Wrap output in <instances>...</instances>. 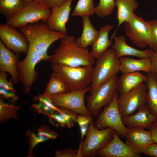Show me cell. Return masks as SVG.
Instances as JSON below:
<instances>
[{"label":"cell","instance_id":"cell-1","mask_svg":"<svg viewBox=\"0 0 157 157\" xmlns=\"http://www.w3.org/2000/svg\"><path fill=\"white\" fill-rule=\"evenodd\" d=\"M51 65L62 64L72 67L92 66L95 63L87 48L76 42L73 36L67 35L61 39L60 45L51 56Z\"/></svg>","mask_w":157,"mask_h":157},{"label":"cell","instance_id":"cell-2","mask_svg":"<svg viewBox=\"0 0 157 157\" xmlns=\"http://www.w3.org/2000/svg\"><path fill=\"white\" fill-rule=\"evenodd\" d=\"M19 28L27 38L29 48L40 52L49 60L51 56L47 54L49 47L56 41L67 35L51 30L46 23L42 22L28 24Z\"/></svg>","mask_w":157,"mask_h":157},{"label":"cell","instance_id":"cell-3","mask_svg":"<svg viewBox=\"0 0 157 157\" xmlns=\"http://www.w3.org/2000/svg\"><path fill=\"white\" fill-rule=\"evenodd\" d=\"M97 59L90 86V94L100 85L117 75L119 71V59L113 49H108Z\"/></svg>","mask_w":157,"mask_h":157},{"label":"cell","instance_id":"cell-4","mask_svg":"<svg viewBox=\"0 0 157 157\" xmlns=\"http://www.w3.org/2000/svg\"><path fill=\"white\" fill-rule=\"evenodd\" d=\"M51 65L53 72L65 82L69 91L84 90L90 85L93 69L92 66L72 67L62 64Z\"/></svg>","mask_w":157,"mask_h":157},{"label":"cell","instance_id":"cell-5","mask_svg":"<svg viewBox=\"0 0 157 157\" xmlns=\"http://www.w3.org/2000/svg\"><path fill=\"white\" fill-rule=\"evenodd\" d=\"M116 131L108 127L99 130L94 126V119L89 125L85 138L80 143L79 157H94L97 152L107 146L112 141Z\"/></svg>","mask_w":157,"mask_h":157},{"label":"cell","instance_id":"cell-6","mask_svg":"<svg viewBox=\"0 0 157 157\" xmlns=\"http://www.w3.org/2000/svg\"><path fill=\"white\" fill-rule=\"evenodd\" d=\"M52 13L51 8L42 1L34 0L26 4L6 24L15 28L41 22L46 23Z\"/></svg>","mask_w":157,"mask_h":157},{"label":"cell","instance_id":"cell-7","mask_svg":"<svg viewBox=\"0 0 157 157\" xmlns=\"http://www.w3.org/2000/svg\"><path fill=\"white\" fill-rule=\"evenodd\" d=\"M118 78L116 75L99 86L86 96V106L93 117L98 115L103 108L109 105L118 90Z\"/></svg>","mask_w":157,"mask_h":157},{"label":"cell","instance_id":"cell-8","mask_svg":"<svg viewBox=\"0 0 157 157\" xmlns=\"http://www.w3.org/2000/svg\"><path fill=\"white\" fill-rule=\"evenodd\" d=\"M118 96L117 92L110 104L105 107L98 115L94 126L95 128L99 130L111 127L116 131L119 136L126 138L127 128L122 121L118 107Z\"/></svg>","mask_w":157,"mask_h":157},{"label":"cell","instance_id":"cell-9","mask_svg":"<svg viewBox=\"0 0 157 157\" xmlns=\"http://www.w3.org/2000/svg\"><path fill=\"white\" fill-rule=\"evenodd\" d=\"M90 89L89 86L84 90H74L48 97L58 107L67 109L76 114L92 116L84 102L85 95Z\"/></svg>","mask_w":157,"mask_h":157},{"label":"cell","instance_id":"cell-10","mask_svg":"<svg viewBox=\"0 0 157 157\" xmlns=\"http://www.w3.org/2000/svg\"><path fill=\"white\" fill-rule=\"evenodd\" d=\"M147 86L142 83L129 92L118 95V103L122 118L133 114L146 104Z\"/></svg>","mask_w":157,"mask_h":157},{"label":"cell","instance_id":"cell-11","mask_svg":"<svg viewBox=\"0 0 157 157\" xmlns=\"http://www.w3.org/2000/svg\"><path fill=\"white\" fill-rule=\"evenodd\" d=\"M124 24L125 35L136 46L142 48L148 45L150 35L149 21L134 13Z\"/></svg>","mask_w":157,"mask_h":157},{"label":"cell","instance_id":"cell-12","mask_svg":"<svg viewBox=\"0 0 157 157\" xmlns=\"http://www.w3.org/2000/svg\"><path fill=\"white\" fill-rule=\"evenodd\" d=\"M6 23L0 24V41L8 49L15 53L27 54L29 44L20 31Z\"/></svg>","mask_w":157,"mask_h":157},{"label":"cell","instance_id":"cell-13","mask_svg":"<svg viewBox=\"0 0 157 157\" xmlns=\"http://www.w3.org/2000/svg\"><path fill=\"white\" fill-rule=\"evenodd\" d=\"M141 127L127 128L126 143L136 152L143 153L154 143L150 131Z\"/></svg>","mask_w":157,"mask_h":157},{"label":"cell","instance_id":"cell-14","mask_svg":"<svg viewBox=\"0 0 157 157\" xmlns=\"http://www.w3.org/2000/svg\"><path fill=\"white\" fill-rule=\"evenodd\" d=\"M116 131L110 142L105 147L98 151L96 156L99 157H140L136 152L120 138Z\"/></svg>","mask_w":157,"mask_h":157},{"label":"cell","instance_id":"cell-15","mask_svg":"<svg viewBox=\"0 0 157 157\" xmlns=\"http://www.w3.org/2000/svg\"><path fill=\"white\" fill-rule=\"evenodd\" d=\"M73 0H66L60 6L51 8L52 13L46 22L51 30L67 34L66 24L69 19Z\"/></svg>","mask_w":157,"mask_h":157},{"label":"cell","instance_id":"cell-16","mask_svg":"<svg viewBox=\"0 0 157 157\" xmlns=\"http://www.w3.org/2000/svg\"><path fill=\"white\" fill-rule=\"evenodd\" d=\"M27 55L22 60H18L16 66L19 73L23 76L32 78L38 75L35 70L36 65L39 61L44 60L49 62L48 59L40 52L35 50L28 49Z\"/></svg>","mask_w":157,"mask_h":157},{"label":"cell","instance_id":"cell-17","mask_svg":"<svg viewBox=\"0 0 157 157\" xmlns=\"http://www.w3.org/2000/svg\"><path fill=\"white\" fill-rule=\"evenodd\" d=\"M19 57V53L14 54L0 41V71L8 73L15 84L19 82L16 67Z\"/></svg>","mask_w":157,"mask_h":157},{"label":"cell","instance_id":"cell-18","mask_svg":"<svg viewBox=\"0 0 157 157\" xmlns=\"http://www.w3.org/2000/svg\"><path fill=\"white\" fill-rule=\"evenodd\" d=\"M157 119L146 104L138 109L136 113L122 118L123 123L127 128L141 127L148 130L151 124Z\"/></svg>","mask_w":157,"mask_h":157},{"label":"cell","instance_id":"cell-19","mask_svg":"<svg viewBox=\"0 0 157 157\" xmlns=\"http://www.w3.org/2000/svg\"><path fill=\"white\" fill-rule=\"evenodd\" d=\"M114 44L112 48L114 49L118 58L125 56H133L138 58H149L154 52L151 49H147L144 51L139 50L127 44L124 36L114 35Z\"/></svg>","mask_w":157,"mask_h":157},{"label":"cell","instance_id":"cell-20","mask_svg":"<svg viewBox=\"0 0 157 157\" xmlns=\"http://www.w3.org/2000/svg\"><path fill=\"white\" fill-rule=\"evenodd\" d=\"M119 59V71L122 74L142 71L147 73L151 71V64L149 58H142L138 59L122 57Z\"/></svg>","mask_w":157,"mask_h":157},{"label":"cell","instance_id":"cell-21","mask_svg":"<svg viewBox=\"0 0 157 157\" xmlns=\"http://www.w3.org/2000/svg\"><path fill=\"white\" fill-rule=\"evenodd\" d=\"M113 28V25L108 24L101 27L98 31L96 39L91 45L92 50L90 53L94 59H97L113 45L111 39L109 40L108 36L109 31Z\"/></svg>","mask_w":157,"mask_h":157},{"label":"cell","instance_id":"cell-22","mask_svg":"<svg viewBox=\"0 0 157 157\" xmlns=\"http://www.w3.org/2000/svg\"><path fill=\"white\" fill-rule=\"evenodd\" d=\"M147 79V75L140 72L122 74L118 79V90L120 94L125 93Z\"/></svg>","mask_w":157,"mask_h":157},{"label":"cell","instance_id":"cell-23","mask_svg":"<svg viewBox=\"0 0 157 157\" xmlns=\"http://www.w3.org/2000/svg\"><path fill=\"white\" fill-rule=\"evenodd\" d=\"M117 8V18L118 24L116 31L120 26L132 17L139 6L136 0H115ZM112 36L115 35V32Z\"/></svg>","mask_w":157,"mask_h":157},{"label":"cell","instance_id":"cell-24","mask_svg":"<svg viewBox=\"0 0 157 157\" xmlns=\"http://www.w3.org/2000/svg\"><path fill=\"white\" fill-rule=\"evenodd\" d=\"M147 79L145 82L147 86L146 102L151 113L157 118V76L156 74L147 72Z\"/></svg>","mask_w":157,"mask_h":157},{"label":"cell","instance_id":"cell-25","mask_svg":"<svg viewBox=\"0 0 157 157\" xmlns=\"http://www.w3.org/2000/svg\"><path fill=\"white\" fill-rule=\"evenodd\" d=\"M60 110L55 112L49 117V121L53 126L70 128L77 122L76 114L71 111L62 108Z\"/></svg>","mask_w":157,"mask_h":157},{"label":"cell","instance_id":"cell-26","mask_svg":"<svg viewBox=\"0 0 157 157\" xmlns=\"http://www.w3.org/2000/svg\"><path fill=\"white\" fill-rule=\"evenodd\" d=\"M89 16L82 17L83 31L80 38L75 39L77 44L82 47L86 48L91 45L96 39L98 31L93 27L89 19Z\"/></svg>","mask_w":157,"mask_h":157},{"label":"cell","instance_id":"cell-27","mask_svg":"<svg viewBox=\"0 0 157 157\" xmlns=\"http://www.w3.org/2000/svg\"><path fill=\"white\" fill-rule=\"evenodd\" d=\"M69 92L65 82L57 74L53 72L43 95L49 97L65 94Z\"/></svg>","mask_w":157,"mask_h":157},{"label":"cell","instance_id":"cell-28","mask_svg":"<svg viewBox=\"0 0 157 157\" xmlns=\"http://www.w3.org/2000/svg\"><path fill=\"white\" fill-rule=\"evenodd\" d=\"M22 0H0V10L7 20L15 15L26 5Z\"/></svg>","mask_w":157,"mask_h":157},{"label":"cell","instance_id":"cell-29","mask_svg":"<svg viewBox=\"0 0 157 157\" xmlns=\"http://www.w3.org/2000/svg\"><path fill=\"white\" fill-rule=\"evenodd\" d=\"M20 106H16L5 102L3 99L0 100V122H6L10 118L17 119V114Z\"/></svg>","mask_w":157,"mask_h":157},{"label":"cell","instance_id":"cell-30","mask_svg":"<svg viewBox=\"0 0 157 157\" xmlns=\"http://www.w3.org/2000/svg\"><path fill=\"white\" fill-rule=\"evenodd\" d=\"M93 0H79L73 10L72 15L82 17L92 15L95 13V7Z\"/></svg>","mask_w":157,"mask_h":157},{"label":"cell","instance_id":"cell-31","mask_svg":"<svg viewBox=\"0 0 157 157\" xmlns=\"http://www.w3.org/2000/svg\"><path fill=\"white\" fill-rule=\"evenodd\" d=\"M116 7L115 0H99L95 13L100 18H105L110 15Z\"/></svg>","mask_w":157,"mask_h":157},{"label":"cell","instance_id":"cell-32","mask_svg":"<svg viewBox=\"0 0 157 157\" xmlns=\"http://www.w3.org/2000/svg\"><path fill=\"white\" fill-rule=\"evenodd\" d=\"M26 134L28 137L27 142L30 146L28 154L26 156L28 157H34L35 154L33 152V150L35 146L38 144L46 141L49 140L39 136L33 131L28 130Z\"/></svg>","mask_w":157,"mask_h":157},{"label":"cell","instance_id":"cell-33","mask_svg":"<svg viewBox=\"0 0 157 157\" xmlns=\"http://www.w3.org/2000/svg\"><path fill=\"white\" fill-rule=\"evenodd\" d=\"M85 115L78 114L77 116V123L79 125L81 133L80 143L83 141L84 136L85 135L89 125L94 118V117Z\"/></svg>","mask_w":157,"mask_h":157},{"label":"cell","instance_id":"cell-34","mask_svg":"<svg viewBox=\"0 0 157 157\" xmlns=\"http://www.w3.org/2000/svg\"><path fill=\"white\" fill-rule=\"evenodd\" d=\"M150 35L148 45L151 49L157 52V20L149 21Z\"/></svg>","mask_w":157,"mask_h":157},{"label":"cell","instance_id":"cell-35","mask_svg":"<svg viewBox=\"0 0 157 157\" xmlns=\"http://www.w3.org/2000/svg\"><path fill=\"white\" fill-rule=\"evenodd\" d=\"M37 134L40 136L47 138L49 140L56 139L58 136L56 132L51 130L46 125L40 127L38 129Z\"/></svg>","mask_w":157,"mask_h":157},{"label":"cell","instance_id":"cell-36","mask_svg":"<svg viewBox=\"0 0 157 157\" xmlns=\"http://www.w3.org/2000/svg\"><path fill=\"white\" fill-rule=\"evenodd\" d=\"M7 74L5 72H1L0 73V87L6 90L15 93L14 89L12 79L11 78L9 81L7 80Z\"/></svg>","mask_w":157,"mask_h":157},{"label":"cell","instance_id":"cell-37","mask_svg":"<svg viewBox=\"0 0 157 157\" xmlns=\"http://www.w3.org/2000/svg\"><path fill=\"white\" fill-rule=\"evenodd\" d=\"M32 107L39 113H42L49 117L56 112L45 104L40 102L37 104H33Z\"/></svg>","mask_w":157,"mask_h":157},{"label":"cell","instance_id":"cell-38","mask_svg":"<svg viewBox=\"0 0 157 157\" xmlns=\"http://www.w3.org/2000/svg\"><path fill=\"white\" fill-rule=\"evenodd\" d=\"M56 157H79L78 150H74L69 147L57 151L55 154Z\"/></svg>","mask_w":157,"mask_h":157},{"label":"cell","instance_id":"cell-39","mask_svg":"<svg viewBox=\"0 0 157 157\" xmlns=\"http://www.w3.org/2000/svg\"><path fill=\"white\" fill-rule=\"evenodd\" d=\"M0 97L10 101L12 103H15L19 100V97L15 94V93L0 88Z\"/></svg>","mask_w":157,"mask_h":157},{"label":"cell","instance_id":"cell-40","mask_svg":"<svg viewBox=\"0 0 157 157\" xmlns=\"http://www.w3.org/2000/svg\"><path fill=\"white\" fill-rule=\"evenodd\" d=\"M143 154L146 155L157 157V144L154 142L150 144Z\"/></svg>","mask_w":157,"mask_h":157},{"label":"cell","instance_id":"cell-41","mask_svg":"<svg viewBox=\"0 0 157 157\" xmlns=\"http://www.w3.org/2000/svg\"><path fill=\"white\" fill-rule=\"evenodd\" d=\"M151 69L150 72L154 73H157V52L154 51L149 58Z\"/></svg>","mask_w":157,"mask_h":157},{"label":"cell","instance_id":"cell-42","mask_svg":"<svg viewBox=\"0 0 157 157\" xmlns=\"http://www.w3.org/2000/svg\"><path fill=\"white\" fill-rule=\"evenodd\" d=\"M51 8L59 7L63 4L66 0H41Z\"/></svg>","mask_w":157,"mask_h":157},{"label":"cell","instance_id":"cell-43","mask_svg":"<svg viewBox=\"0 0 157 157\" xmlns=\"http://www.w3.org/2000/svg\"><path fill=\"white\" fill-rule=\"evenodd\" d=\"M149 130L151 133L154 142L157 144V119L151 124Z\"/></svg>","mask_w":157,"mask_h":157},{"label":"cell","instance_id":"cell-44","mask_svg":"<svg viewBox=\"0 0 157 157\" xmlns=\"http://www.w3.org/2000/svg\"><path fill=\"white\" fill-rule=\"evenodd\" d=\"M22 0L24 1V2L26 4H27V3L31 1H32L34 0H36L37 1H42L41 0Z\"/></svg>","mask_w":157,"mask_h":157},{"label":"cell","instance_id":"cell-45","mask_svg":"<svg viewBox=\"0 0 157 157\" xmlns=\"http://www.w3.org/2000/svg\"><path fill=\"white\" fill-rule=\"evenodd\" d=\"M156 76H157V74H156Z\"/></svg>","mask_w":157,"mask_h":157},{"label":"cell","instance_id":"cell-46","mask_svg":"<svg viewBox=\"0 0 157 157\" xmlns=\"http://www.w3.org/2000/svg\"><path fill=\"white\" fill-rule=\"evenodd\" d=\"M156 74H157V73Z\"/></svg>","mask_w":157,"mask_h":157}]
</instances>
